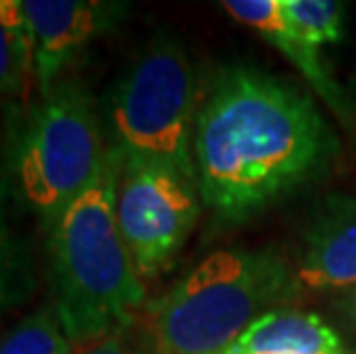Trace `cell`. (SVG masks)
Here are the masks:
<instances>
[{
    "label": "cell",
    "mask_w": 356,
    "mask_h": 354,
    "mask_svg": "<svg viewBox=\"0 0 356 354\" xmlns=\"http://www.w3.org/2000/svg\"><path fill=\"white\" fill-rule=\"evenodd\" d=\"M336 150L331 127L306 92L232 67L195 118L198 193L223 221H246L320 175Z\"/></svg>",
    "instance_id": "6da1fadb"
},
{
    "label": "cell",
    "mask_w": 356,
    "mask_h": 354,
    "mask_svg": "<svg viewBox=\"0 0 356 354\" xmlns=\"http://www.w3.org/2000/svg\"><path fill=\"white\" fill-rule=\"evenodd\" d=\"M120 163L122 154L108 145L95 182L47 230L56 313L70 343L129 331L145 301L115 218Z\"/></svg>",
    "instance_id": "7a4b0ae2"
},
{
    "label": "cell",
    "mask_w": 356,
    "mask_h": 354,
    "mask_svg": "<svg viewBox=\"0 0 356 354\" xmlns=\"http://www.w3.org/2000/svg\"><path fill=\"white\" fill-rule=\"evenodd\" d=\"M297 288L274 248H228L198 262L147 306L145 354H223Z\"/></svg>",
    "instance_id": "3957f363"
},
{
    "label": "cell",
    "mask_w": 356,
    "mask_h": 354,
    "mask_svg": "<svg viewBox=\"0 0 356 354\" xmlns=\"http://www.w3.org/2000/svg\"><path fill=\"white\" fill-rule=\"evenodd\" d=\"M106 154L92 97L76 81H58L30 111L14 147L19 198L49 230L95 182Z\"/></svg>",
    "instance_id": "277c9868"
},
{
    "label": "cell",
    "mask_w": 356,
    "mask_h": 354,
    "mask_svg": "<svg viewBox=\"0 0 356 354\" xmlns=\"http://www.w3.org/2000/svg\"><path fill=\"white\" fill-rule=\"evenodd\" d=\"M195 72L184 47L159 35L120 79L108 99L111 147L122 156L163 161L195 179L191 118Z\"/></svg>",
    "instance_id": "5b68a950"
},
{
    "label": "cell",
    "mask_w": 356,
    "mask_h": 354,
    "mask_svg": "<svg viewBox=\"0 0 356 354\" xmlns=\"http://www.w3.org/2000/svg\"><path fill=\"white\" fill-rule=\"evenodd\" d=\"M198 184L177 168L143 156H122L115 218L140 281L177 260L198 221Z\"/></svg>",
    "instance_id": "8992f818"
},
{
    "label": "cell",
    "mask_w": 356,
    "mask_h": 354,
    "mask_svg": "<svg viewBox=\"0 0 356 354\" xmlns=\"http://www.w3.org/2000/svg\"><path fill=\"white\" fill-rule=\"evenodd\" d=\"M33 30L35 81L47 95L74 58L127 17V3L111 0H24Z\"/></svg>",
    "instance_id": "52a82bcc"
},
{
    "label": "cell",
    "mask_w": 356,
    "mask_h": 354,
    "mask_svg": "<svg viewBox=\"0 0 356 354\" xmlns=\"http://www.w3.org/2000/svg\"><path fill=\"white\" fill-rule=\"evenodd\" d=\"M297 288L350 290L356 285V195H331L304 232Z\"/></svg>",
    "instance_id": "ba28073f"
},
{
    "label": "cell",
    "mask_w": 356,
    "mask_h": 354,
    "mask_svg": "<svg viewBox=\"0 0 356 354\" xmlns=\"http://www.w3.org/2000/svg\"><path fill=\"white\" fill-rule=\"evenodd\" d=\"M223 10L234 21L253 28L257 35L264 37L271 47H276L297 70L304 74V79L315 88V92L322 97L324 104L340 115L343 120L350 118L347 113V99L343 90L333 81L327 65L322 63L320 51L304 42L294 30L287 26V21L280 12V0H228L223 3Z\"/></svg>",
    "instance_id": "9c48e42d"
},
{
    "label": "cell",
    "mask_w": 356,
    "mask_h": 354,
    "mask_svg": "<svg viewBox=\"0 0 356 354\" xmlns=\"http://www.w3.org/2000/svg\"><path fill=\"white\" fill-rule=\"evenodd\" d=\"M223 354H347L340 336L320 315L271 311L257 318Z\"/></svg>",
    "instance_id": "30bf717a"
},
{
    "label": "cell",
    "mask_w": 356,
    "mask_h": 354,
    "mask_svg": "<svg viewBox=\"0 0 356 354\" xmlns=\"http://www.w3.org/2000/svg\"><path fill=\"white\" fill-rule=\"evenodd\" d=\"M35 292L33 255L14 223L10 191L0 182V318L28 301Z\"/></svg>",
    "instance_id": "8fae6325"
},
{
    "label": "cell",
    "mask_w": 356,
    "mask_h": 354,
    "mask_svg": "<svg viewBox=\"0 0 356 354\" xmlns=\"http://www.w3.org/2000/svg\"><path fill=\"white\" fill-rule=\"evenodd\" d=\"M280 12L310 47L336 44L345 37V5L333 0H280Z\"/></svg>",
    "instance_id": "7c38bea8"
},
{
    "label": "cell",
    "mask_w": 356,
    "mask_h": 354,
    "mask_svg": "<svg viewBox=\"0 0 356 354\" xmlns=\"http://www.w3.org/2000/svg\"><path fill=\"white\" fill-rule=\"evenodd\" d=\"M0 354H72L56 308L42 306L0 341Z\"/></svg>",
    "instance_id": "4fadbf2b"
},
{
    "label": "cell",
    "mask_w": 356,
    "mask_h": 354,
    "mask_svg": "<svg viewBox=\"0 0 356 354\" xmlns=\"http://www.w3.org/2000/svg\"><path fill=\"white\" fill-rule=\"evenodd\" d=\"M30 77H35L33 51L21 47L10 30L0 24V99L24 92Z\"/></svg>",
    "instance_id": "5bb4252c"
},
{
    "label": "cell",
    "mask_w": 356,
    "mask_h": 354,
    "mask_svg": "<svg viewBox=\"0 0 356 354\" xmlns=\"http://www.w3.org/2000/svg\"><path fill=\"white\" fill-rule=\"evenodd\" d=\"M79 354H145V350L129 341L127 331H118V334L99 338V341L81 345Z\"/></svg>",
    "instance_id": "9a60e30c"
},
{
    "label": "cell",
    "mask_w": 356,
    "mask_h": 354,
    "mask_svg": "<svg viewBox=\"0 0 356 354\" xmlns=\"http://www.w3.org/2000/svg\"><path fill=\"white\" fill-rule=\"evenodd\" d=\"M340 311H343L347 322H350L352 329L356 331V285L343 292V297H340Z\"/></svg>",
    "instance_id": "2e32d148"
}]
</instances>
